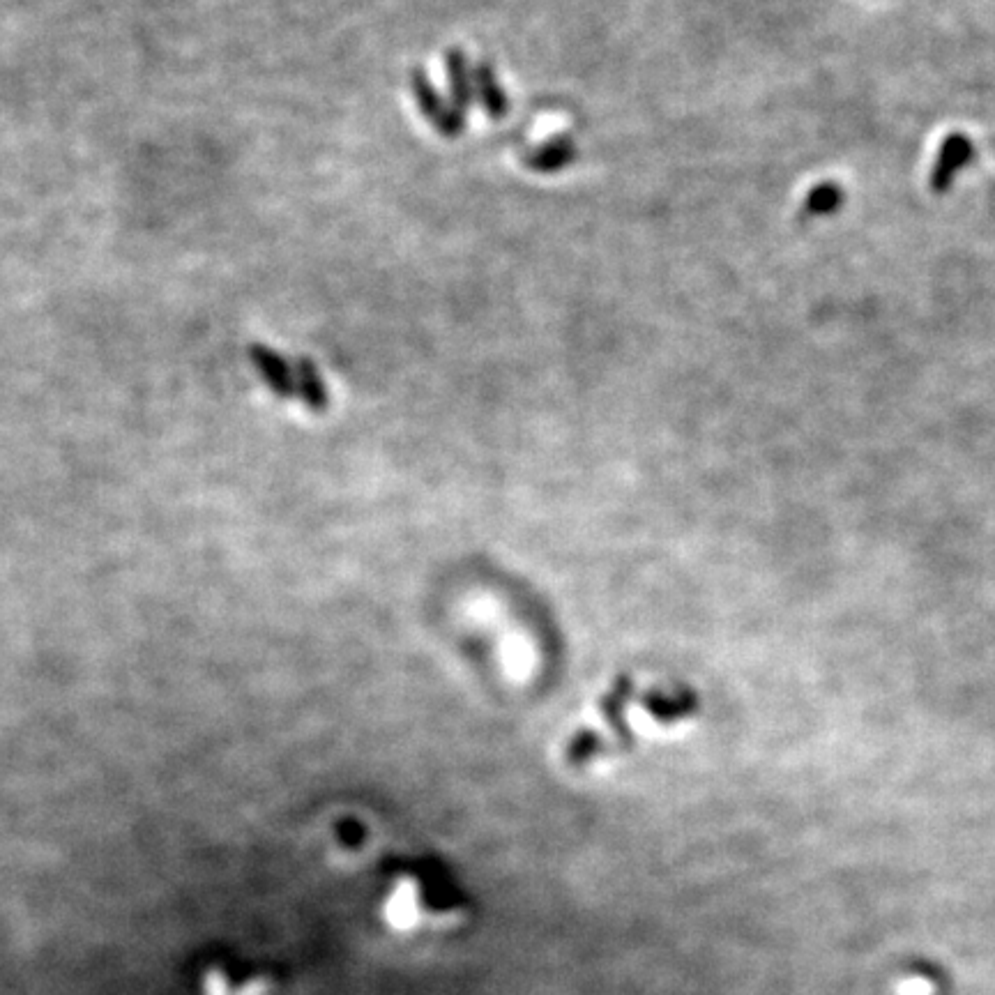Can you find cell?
<instances>
[{"instance_id": "cell-1", "label": "cell", "mask_w": 995, "mask_h": 995, "mask_svg": "<svg viewBox=\"0 0 995 995\" xmlns=\"http://www.w3.org/2000/svg\"><path fill=\"white\" fill-rule=\"evenodd\" d=\"M410 93H413L417 109L429 120L431 127L443 136V139H459L466 132V116L454 109L452 102H447L443 93L431 83L427 72L422 67H415L410 72Z\"/></svg>"}, {"instance_id": "cell-2", "label": "cell", "mask_w": 995, "mask_h": 995, "mask_svg": "<svg viewBox=\"0 0 995 995\" xmlns=\"http://www.w3.org/2000/svg\"><path fill=\"white\" fill-rule=\"evenodd\" d=\"M249 358H252L254 367L258 369V374L263 376V381L270 385V390L281 399H288L295 394V376L293 367L288 364L281 355H277L272 348L263 344H254L249 348Z\"/></svg>"}, {"instance_id": "cell-3", "label": "cell", "mask_w": 995, "mask_h": 995, "mask_svg": "<svg viewBox=\"0 0 995 995\" xmlns=\"http://www.w3.org/2000/svg\"><path fill=\"white\" fill-rule=\"evenodd\" d=\"M475 97L480 100L482 109L491 120H503L510 113V97H507L503 83H500L496 70L489 60H480L473 67Z\"/></svg>"}, {"instance_id": "cell-4", "label": "cell", "mask_w": 995, "mask_h": 995, "mask_svg": "<svg viewBox=\"0 0 995 995\" xmlns=\"http://www.w3.org/2000/svg\"><path fill=\"white\" fill-rule=\"evenodd\" d=\"M576 143L569 139V136H553V139L544 141L542 146H537L526 155V166L535 173H544V176H551V173H560L562 169H567L569 164L576 159Z\"/></svg>"}, {"instance_id": "cell-5", "label": "cell", "mask_w": 995, "mask_h": 995, "mask_svg": "<svg viewBox=\"0 0 995 995\" xmlns=\"http://www.w3.org/2000/svg\"><path fill=\"white\" fill-rule=\"evenodd\" d=\"M445 67H447V79H450L452 106L459 113H463V116H466V113L470 111V106H473V102H475L473 67L468 65L466 51L447 49Z\"/></svg>"}, {"instance_id": "cell-6", "label": "cell", "mask_w": 995, "mask_h": 995, "mask_svg": "<svg viewBox=\"0 0 995 995\" xmlns=\"http://www.w3.org/2000/svg\"><path fill=\"white\" fill-rule=\"evenodd\" d=\"M293 376H295V392L305 399V404L316 410V413H323L328 408V392H325V385L318 376L316 364L309 358H298L293 364Z\"/></svg>"}, {"instance_id": "cell-7", "label": "cell", "mask_w": 995, "mask_h": 995, "mask_svg": "<svg viewBox=\"0 0 995 995\" xmlns=\"http://www.w3.org/2000/svg\"><path fill=\"white\" fill-rule=\"evenodd\" d=\"M968 157V143L963 139H952L945 146L943 159H940L938 166V176H936V189H945L947 180L952 176V171L956 169V164H961L963 159Z\"/></svg>"}, {"instance_id": "cell-8", "label": "cell", "mask_w": 995, "mask_h": 995, "mask_svg": "<svg viewBox=\"0 0 995 995\" xmlns=\"http://www.w3.org/2000/svg\"><path fill=\"white\" fill-rule=\"evenodd\" d=\"M839 203V192L834 187H820L818 192L809 196V212L811 215H818V212H830L837 208Z\"/></svg>"}]
</instances>
